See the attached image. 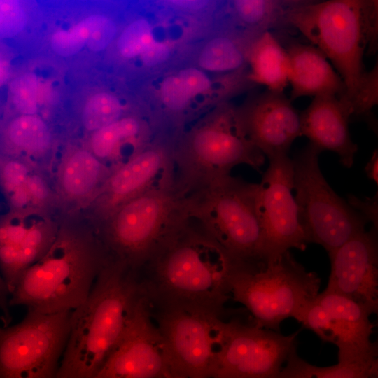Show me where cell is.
<instances>
[{"mask_svg":"<svg viewBox=\"0 0 378 378\" xmlns=\"http://www.w3.org/2000/svg\"><path fill=\"white\" fill-rule=\"evenodd\" d=\"M284 24L298 31L321 51L345 85L346 104L365 73L363 55L368 46V0H319L285 12Z\"/></svg>","mask_w":378,"mask_h":378,"instance_id":"obj_6","label":"cell"},{"mask_svg":"<svg viewBox=\"0 0 378 378\" xmlns=\"http://www.w3.org/2000/svg\"><path fill=\"white\" fill-rule=\"evenodd\" d=\"M377 41H378V22L374 25V28L372 29V34H371V36H370V41H369V44H368L369 48L372 51L374 50V48H375V46L377 45Z\"/></svg>","mask_w":378,"mask_h":378,"instance_id":"obj_44","label":"cell"},{"mask_svg":"<svg viewBox=\"0 0 378 378\" xmlns=\"http://www.w3.org/2000/svg\"><path fill=\"white\" fill-rule=\"evenodd\" d=\"M351 115L340 97L319 96L301 113L302 136L321 152L335 153L346 168L352 167L358 151L352 140L349 121Z\"/></svg>","mask_w":378,"mask_h":378,"instance_id":"obj_20","label":"cell"},{"mask_svg":"<svg viewBox=\"0 0 378 378\" xmlns=\"http://www.w3.org/2000/svg\"><path fill=\"white\" fill-rule=\"evenodd\" d=\"M319 0H279L285 12L289 10L304 6Z\"/></svg>","mask_w":378,"mask_h":378,"instance_id":"obj_41","label":"cell"},{"mask_svg":"<svg viewBox=\"0 0 378 378\" xmlns=\"http://www.w3.org/2000/svg\"><path fill=\"white\" fill-rule=\"evenodd\" d=\"M291 99L334 95L342 97L345 85L326 56L313 45L295 43L286 49Z\"/></svg>","mask_w":378,"mask_h":378,"instance_id":"obj_21","label":"cell"},{"mask_svg":"<svg viewBox=\"0 0 378 378\" xmlns=\"http://www.w3.org/2000/svg\"><path fill=\"white\" fill-rule=\"evenodd\" d=\"M321 153L309 143L293 158L294 195L309 244L329 255L365 230L368 222L329 185L319 166Z\"/></svg>","mask_w":378,"mask_h":378,"instance_id":"obj_9","label":"cell"},{"mask_svg":"<svg viewBox=\"0 0 378 378\" xmlns=\"http://www.w3.org/2000/svg\"><path fill=\"white\" fill-rule=\"evenodd\" d=\"M243 129L251 141L269 159L287 155L302 136L301 114L283 92L267 90L237 107Z\"/></svg>","mask_w":378,"mask_h":378,"instance_id":"obj_16","label":"cell"},{"mask_svg":"<svg viewBox=\"0 0 378 378\" xmlns=\"http://www.w3.org/2000/svg\"><path fill=\"white\" fill-rule=\"evenodd\" d=\"M158 40L149 22L139 19L130 24L118 40L120 55L126 59L141 57Z\"/></svg>","mask_w":378,"mask_h":378,"instance_id":"obj_30","label":"cell"},{"mask_svg":"<svg viewBox=\"0 0 378 378\" xmlns=\"http://www.w3.org/2000/svg\"><path fill=\"white\" fill-rule=\"evenodd\" d=\"M370 11V37L374 25L378 22V0H368ZM369 37V39H370Z\"/></svg>","mask_w":378,"mask_h":378,"instance_id":"obj_42","label":"cell"},{"mask_svg":"<svg viewBox=\"0 0 378 378\" xmlns=\"http://www.w3.org/2000/svg\"><path fill=\"white\" fill-rule=\"evenodd\" d=\"M96 378H175L166 342L142 292Z\"/></svg>","mask_w":378,"mask_h":378,"instance_id":"obj_14","label":"cell"},{"mask_svg":"<svg viewBox=\"0 0 378 378\" xmlns=\"http://www.w3.org/2000/svg\"><path fill=\"white\" fill-rule=\"evenodd\" d=\"M374 52L377 58L373 68L365 73L354 97L346 105L351 116H364L378 106V41Z\"/></svg>","mask_w":378,"mask_h":378,"instance_id":"obj_32","label":"cell"},{"mask_svg":"<svg viewBox=\"0 0 378 378\" xmlns=\"http://www.w3.org/2000/svg\"><path fill=\"white\" fill-rule=\"evenodd\" d=\"M122 111L117 97L106 92L97 93L85 104L82 122L88 130L94 132L120 119Z\"/></svg>","mask_w":378,"mask_h":378,"instance_id":"obj_29","label":"cell"},{"mask_svg":"<svg viewBox=\"0 0 378 378\" xmlns=\"http://www.w3.org/2000/svg\"><path fill=\"white\" fill-rule=\"evenodd\" d=\"M326 290L354 300L376 318L378 329V234L364 230L328 255Z\"/></svg>","mask_w":378,"mask_h":378,"instance_id":"obj_15","label":"cell"},{"mask_svg":"<svg viewBox=\"0 0 378 378\" xmlns=\"http://www.w3.org/2000/svg\"><path fill=\"white\" fill-rule=\"evenodd\" d=\"M330 313L332 321L333 344L338 349V362L371 364L374 342L371 337L376 327L371 315L351 298L325 289L317 296Z\"/></svg>","mask_w":378,"mask_h":378,"instance_id":"obj_19","label":"cell"},{"mask_svg":"<svg viewBox=\"0 0 378 378\" xmlns=\"http://www.w3.org/2000/svg\"><path fill=\"white\" fill-rule=\"evenodd\" d=\"M88 36L89 30L84 20L68 30L55 33L52 38V46L57 54L70 56L87 44Z\"/></svg>","mask_w":378,"mask_h":378,"instance_id":"obj_34","label":"cell"},{"mask_svg":"<svg viewBox=\"0 0 378 378\" xmlns=\"http://www.w3.org/2000/svg\"><path fill=\"white\" fill-rule=\"evenodd\" d=\"M371 364L338 362L318 367L307 362L294 350L282 368L279 378H368Z\"/></svg>","mask_w":378,"mask_h":378,"instance_id":"obj_27","label":"cell"},{"mask_svg":"<svg viewBox=\"0 0 378 378\" xmlns=\"http://www.w3.org/2000/svg\"><path fill=\"white\" fill-rule=\"evenodd\" d=\"M36 80L32 74L16 78L10 85V94L16 108L22 114H34L37 109Z\"/></svg>","mask_w":378,"mask_h":378,"instance_id":"obj_35","label":"cell"},{"mask_svg":"<svg viewBox=\"0 0 378 378\" xmlns=\"http://www.w3.org/2000/svg\"><path fill=\"white\" fill-rule=\"evenodd\" d=\"M141 121L134 116L121 117L118 120L93 132L90 150L99 159L118 158L127 150L136 154L150 143L143 134Z\"/></svg>","mask_w":378,"mask_h":378,"instance_id":"obj_24","label":"cell"},{"mask_svg":"<svg viewBox=\"0 0 378 378\" xmlns=\"http://www.w3.org/2000/svg\"><path fill=\"white\" fill-rule=\"evenodd\" d=\"M59 228L50 219L24 212L8 216L1 221V268L10 293L23 272L46 253Z\"/></svg>","mask_w":378,"mask_h":378,"instance_id":"obj_18","label":"cell"},{"mask_svg":"<svg viewBox=\"0 0 378 378\" xmlns=\"http://www.w3.org/2000/svg\"><path fill=\"white\" fill-rule=\"evenodd\" d=\"M258 201L264 233L265 264L293 248L304 251L309 242L294 195L293 162L288 154L269 159L258 183Z\"/></svg>","mask_w":378,"mask_h":378,"instance_id":"obj_13","label":"cell"},{"mask_svg":"<svg viewBox=\"0 0 378 378\" xmlns=\"http://www.w3.org/2000/svg\"><path fill=\"white\" fill-rule=\"evenodd\" d=\"M265 158L246 134L237 107L224 102L178 135L175 146L176 181L190 192L230 176L238 165L259 170Z\"/></svg>","mask_w":378,"mask_h":378,"instance_id":"obj_4","label":"cell"},{"mask_svg":"<svg viewBox=\"0 0 378 378\" xmlns=\"http://www.w3.org/2000/svg\"><path fill=\"white\" fill-rule=\"evenodd\" d=\"M141 295L138 274L113 258L87 300L72 311L69 336L56 377L96 378Z\"/></svg>","mask_w":378,"mask_h":378,"instance_id":"obj_2","label":"cell"},{"mask_svg":"<svg viewBox=\"0 0 378 378\" xmlns=\"http://www.w3.org/2000/svg\"><path fill=\"white\" fill-rule=\"evenodd\" d=\"M299 331L283 335L253 320L225 322L223 342L213 378H279Z\"/></svg>","mask_w":378,"mask_h":378,"instance_id":"obj_11","label":"cell"},{"mask_svg":"<svg viewBox=\"0 0 378 378\" xmlns=\"http://www.w3.org/2000/svg\"><path fill=\"white\" fill-rule=\"evenodd\" d=\"M296 321L304 328L312 331L323 342L334 343L331 316L317 297L304 308Z\"/></svg>","mask_w":378,"mask_h":378,"instance_id":"obj_33","label":"cell"},{"mask_svg":"<svg viewBox=\"0 0 378 378\" xmlns=\"http://www.w3.org/2000/svg\"><path fill=\"white\" fill-rule=\"evenodd\" d=\"M150 312L166 342L175 378H213L225 321L179 309Z\"/></svg>","mask_w":378,"mask_h":378,"instance_id":"obj_12","label":"cell"},{"mask_svg":"<svg viewBox=\"0 0 378 378\" xmlns=\"http://www.w3.org/2000/svg\"><path fill=\"white\" fill-rule=\"evenodd\" d=\"M71 313L28 309L21 322L1 328L0 377H56L69 336Z\"/></svg>","mask_w":378,"mask_h":378,"instance_id":"obj_10","label":"cell"},{"mask_svg":"<svg viewBox=\"0 0 378 378\" xmlns=\"http://www.w3.org/2000/svg\"><path fill=\"white\" fill-rule=\"evenodd\" d=\"M253 38L237 29L209 34L194 44L186 65L207 73L248 71V50Z\"/></svg>","mask_w":378,"mask_h":378,"instance_id":"obj_22","label":"cell"},{"mask_svg":"<svg viewBox=\"0 0 378 378\" xmlns=\"http://www.w3.org/2000/svg\"><path fill=\"white\" fill-rule=\"evenodd\" d=\"M351 206L360 211L372 224V227L378 234V197H358L349 195L347 199Z\"/></svg>","mask_w":378,"mask_h":378,"instance_id":"obj_38","label":"cell"},{"mask_svg":"<svg viewBox=\"0 0 378 378\" xmlns=\"http://www.w3.org/2000/svg\"><path fill=\"white\" fill-rule=\"evenodd\" d=\"M241 267L247 266L192 218L140 270L145 274L139 281L151 309L221 318L232 277Z\"/></svg>","mask_w":378,"mask_h":378,"instance_id":"obj_1","label":"cell"},{"mask_svg":"<svg viewBox=\"0 0 378 378\" xmlns=\"http://www.w3.org/2000/svg\"><path fill=\"white\" fill-rule=\"evenodd\" d=\"M171 7L188 13H200L206 10L212 0H164Z\"/></svg>","mask_w":378,"mask_h":378,"instance_id":"obj_40","label":"cell"},{"mask_svg":"<svg viewBox=\"0 0 378 378\" xmlns=\"http://www.w3.org/2000/svg\"><path fill=\"white\" fill-rule=\"evenodd\" d=\"M321 279L298 262L290 251L262 267H241L231 282V297L243 304L258 326L280 331L281 323L296 320L320 293Z\"/></svg>","mask_w":378,"mask_h":378,"instance_id":"obj_8","label":"cell"},{"mask_svg":"<svg viewBox=\"0 0 378 378\" xmlns=\"http://www.w3.org/2000/svg\"><path fill=\"white\" fill-rule=\"evenodd\" d=\"M31 176L27 167L18 160H10L3 167V187L14 206L21 208L33 202L30 192Z\"/></svg>","mask_w":378,"mask_h":378,"instance_id":"obj_31","label":"cell"},{"mask_svg":"<svg viewBox=\"0 0 378 378\" xmlns=\"http://www.w3.org/2000/svg\"><path fill=\"white\" fill-rule=\"evenodd\" d=\"M248 78L253 84L267 90L284 92L288 85V57L271 31H266L252 41L248 54Z\"/></svg>","mask_w":378,"mask_h":378,"instance_id":"obj_23","label":"cell"},{"mask_svg":"<svg viewBox=\"0 0 378 378\" xmlns=\"http://www.w3.org/2000/svg\"><path fill=\"white\" fill-rule=\"evenodd\" d=\"M103 167L91 150L77 149L65 159L59 182L64 194L72 199H81L92 192L102 175Z\"/></svg>","mask_w":378,"mask_h":378,"instance_id":"obj_25","label":"cell"},{"mask_svg":"<svg viewBox=\"0 0 378 378\" xmlns=\"http://www.w3.org/2000/svg\"><path fill=\"white\" fill-rule=\"evenodd\" d=\"M176 139L175 134L164 135L116 168L106 188L111 214L125 202L176 181Z\"/></svg>","mask_w":378,"mask_h":378,"instance_id":"obj_17","label":"cell"},{"mask_svg":"<svg viewBox=\"0 0 378 378\" xmlns=\"http://www.w3.org/2000/svg\"><path fill=\"white\" fill-rule=\"evenodd\" d=\"M370 377L378 378V338L374 342V355L370 370Z\"/></svg>","mask_w":378,"mask_h":378,"instance_id":"obj_43","label":"cell"},{"mask_svg":"<svg viewBox=\"0 0 378 378\" xmlns=\"http://www.w3.org/2000/svg\"><path fill=\"white\" fill-rule=\"evenodd\" d=\"M6 137L15 149L31 154L48 150L51 142L48 127L34 114H22L15 118L8 126Z\"/></svg>","mask_w":378,"mask_h":378,"instance_id":"obj_28","label":"cell"},{"mask_svg":"<svg viewBox=\"0 0 378 378\" xmlns=\"http://www.w3.org/2000/svg\"><path fill=\"white\" fill-rule=\"evenodd\" d=\"M188 196L191 218L234 258L250 267L265 265L258 183L230 175Z\"/></svg>","mask_w":378,"mask_h":378,"instance_id":"obj_7","label":"cell"},{"mask_svg":"<svg viewBox=\"0 0 378 378\" xmlns=\"http://www.w3.org/2000/svg\"><path fill=\"white\" fill-rule=\"evenodd\" d=\"M23 15L18 0H1V35L10 37L23 26Z\"/></svg>","mask_w":378,"mask_h":378,"instance_id":"obj_37","label":"cell"},{"mask_svg":"<svg viewBox=\"0 0 378 378\" xmlns=\"http://www.w3.org/2000/svg\"><path fill=\"white\" fill-rule=\"evenodd\" d=\"M191 219L188 192L177 181L144 192L110 215L113 257L138 273Z\"/></svg>","mask_w":378,"mask_h":378,"instance_id":"obj_5","label":"cell"},{"mask_svg":"<svg viewBox=\"0 0 378 378\" xmlns=\"http://www.w3.org/2000/svg\"><path fill=\"white\" fill-rule=\"evenodd\" d=\"M231 1L237 29L251 38L284 24L285 10L279 0Z\"/></svg>","mask_w":378,"mask_h":378,"instance_id":"obj_26","label":"cell"},{"mask_svg":"<svg viewBox=\"0 0 378 378\" xmlns=\"http://www.w3.org/2000/svg\"><path fill=\"white\" fill-rule=\"evenodd\" d=\"M113 258L90 232L62 225L46 253L23 272L9 304L44 313L73 311L87 300Z\"/></svg>","mask_w":378,"mask_h":378,"instance_id":"obj_3","label":"cell"},{"mask_svg":"<svg viewBox=\"0 0 378 378\" xmlns=\"http://www.w3.org/2000/svg\"><path fill=\"white\" fill-rule=\"evenodd\" d=\"M89 30L87 46L91 50L98 51L105 48L113 40L115 28L106 18L93 15L85 19Z\"/></svg>","mask_w":378,"mask_h":378,"instance_id":"obj_36","label":"cell"},{"mask_svg":"<svg viewBox=\"0 0 378 378\" xmlns=\"http://www.w3.org/2000/svg\"><path fill=\"white\" fill-rule=\"evenodd\" d=\"M363 118L376 135L378 143V119L371 112L365 114ZM365 172L368 176L376 184L377 190L374 196L378 197V145L365 167Z\"/></svg>","mask_w":378,"mask_h":378,"instance_id":"obj_39","label":"cell"}]
</instances>
